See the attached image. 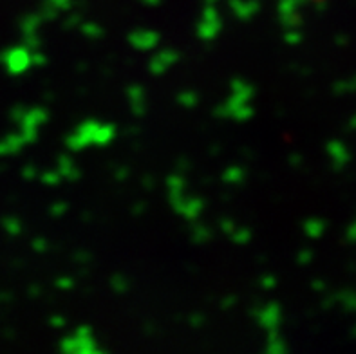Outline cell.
<instances>
[{
    "label": "cell",
    "mask_w": 356,
    "mask_h": 354,
    "mask_svg": "<svg viewBox=\"0 0 356 354\" xmlns=\"http://www.w3.org/2000/svg\"><path fill=\"white\" fill-rule=\"evenodd\" d=\"M230 237L235 244H248L252 241V232H250V228H235Z\"/></svg>",
    "instance_id": "obj_20"
},
{
    "label": "cell",
    "mask_w": 356,
    "mask_h": 354,
    "mask_svg": "<svg viewBox=\"0 0 356 354\" xmlns=\"http://www.w3.org/2000/svg\"><path fill=\"white\" fill-rule=\"evenodd\" d=\"M127 40L131 44L132 49L136 51H154L159 45V33L152 29H134L129 33Z\"/></svg>",
    "instance_id": "obj_7"
},
{
    "label": "cell",
    "mask_w": 356,
    "mask_h": 354,
    "mask_svg": "<svg viewBox=\"0 0 356 354\" xmlns=\"http://www.w3.org/2000/svg\"><path fill=\"white\" fill-rule=\"evenodd\" d=\"M56 170L60 172L63 179L67 181H78L81 177L80 168L76 166V163L72 161V157L69 154H60L58 161H56Z\"/></svg>",
    "instance_id": "obj_11"
},
{
    "label": "cell",
    "mask_w": 356,
    "mask_h": 354,
    "mask_svg": "<svg viewBox=\"0 0 356 354\" xmlns=\"http://www.w3.org/2000/svg\"><path fill=\"white\" fill-rule=\"evenodd\" d=\"M116 138V127L113 123L87 120L65 138V145L71 152H80L89 147H107Z\"/></svg>",
    "instance_id": "obj_1"
},
{
    "label": "cell",
    "mask_w": 356,
    "mask_h": 354,
    "mask_svg": "<svg viewBox=\"0 0 356 354\" xmlns=\"http://www.w3.org/2000/svg\"><path fill=\"white\" fill-rule=\"evenodd\" d=\"M222 29V20L217 13V9L213 6H207L201 17V22L197 24V36L203 42L216 40L219 33Z\"/></svg>",
    "instance_id": "obj_5"
},
{
    "label": "cell",
    "mask_w": 356,
    "mask_h": 354,
    "mask_svg": "<svg viewBox=\"0 0 356 354\" xmlns=\"http://www.w3.org/2000/svg\"><path fill=\"white\" fill-rule=\"evenodd\" d=\"M111 287H113L118 295H123V293L129 289V280H127L123 275H114V277L111 278Z\"/></svg>",
    "instance_id": "obj_21"
},
{
    "label": "cell",
    "mask_w": 356,
    "mask_h": 354,
    "mask_svg": "<svg viewBox=\"0 0 356 354\" xmlns=\"http://www.w3.org/2000/svg\"><path fill=\"white\" fill-rule=\"evenodd\" d=\"M177 62H179V53L176 49H161L152 54L149 62V71L154 77H161L168 69L174 67Z\"/></svg>",
    "instance_id": "obj_8"
},
{
    "label": "cell",
    "mask_w": 356,
    "mask_h": 354,
    "mask_svg": "<svg viewBox=\"0 0 356 354\" xmlns=\"http://www.w3.org/2000/svg\"><path fill=\"white\" fill-rule=\"evenodd\" d=\"M212 239V230L208 228L207 225H194L192 228V241L203 244V242H208Z\"/></svg>",
    "instance_id": "obj_18"
},
{
    "label": "cell",
    "mask_w": 356,
    "mask_h": 354,
    "mask_svg": "<svg viewBox=\"0 0 356 354\" xmlns=\"http://www.w3.org/2000/svg\"><path fill=\"white\" fill-rule=\"evenodd\" d=\"M232 11L241 20H250L259 11L257 0H230Z\"/></svg>",
    "instance_id": "obj_12"
},
{
    "label": "cell",
    "mask_w": 356,
    "mask_h": 354,
    "mask_svg": "<svg viewBox=\"0 0 356 354\" xmlns=\"http://www.w3.org/2000/svg\"><path fill=\"white\" fill-rule=\"evenodd\" d=\"M33 63V56L29 54V47H20V49H13L9 53V58H8V69L15 74L18 72H24L29 65Z\"/></svg>",
    "instance_id": "obj_10"
},
{
    "label": "cell",
    "mask_w": 356,
    "mask_h": 354,
    "mask_svg": "<svg viewBox=\"0 0 356 354\" xmlns=\"http://www.w3.org/2000/svg\"><path fill=\"white\" fill-rule=\"evenodd\" d=\"M54 286L58 287V289H71V287L74 286V284H72L71 278H67V277H60L58 280H56V282H54Z\"/></svg>",
    "instance_id": "obj_27"
},
{
    "label": "cell",
    "mask_w": 356,
    "mask_h": 354,
    "mask_svg": "<svg viewBox=\"0 0 356 354\" xmlns=\"http://www.w3.org/2000/svg\"><path fill=\"white\" fill-rule=\"evenodd\" d=\"M307 260H309V251H302V253H300V255H298V262H307Z\"/></svg>",
    "instance_id": "obj_31"
},
{
    "label": "cell",
    "mask_w": 356,
    "mask_h": 354,
    "mask_svg": "<svg viewBox=\"0 0 356 354\" xmlns=\"http://www.w3.org/2000/svg\"><path fill=\"white\" fill-rule=\"evenodd\" d=\"M266 353L270 354H282L286 353V341L282 340V337H280V331H271V332H266Z\"/></svg>",
    "instance_id": "obj_14"
},
{
    "label": "cell",
    "mask_w": 356,
    "mask_h": 354,
    "mask_svg": "<svg viewBox=\"0 0 356 354\" xmlns=\"http://www.w3.org/2000/svg\"><path fill=\"white\" fill-rule=\"evenodd\" d=\"M167 186H168V198H176V195H181V193H185L186 190V181L183 175H170L167 179Z\"/></svg>",
    "instance_id": "obj_15"
},
{
    "label": "cell",
    "mask_w": 356,
    "mask_h": 354,
    "mask_svg": "<svg viewBox=\"0 0 356 354\" xmlns=\"http://www.w3.org/2000/svg\"><path fill=\"white\" fill-rule=\"evenodd\" d=\"M322 230H324V225H322L321 220H307L306 225H304V232L309 237H318L322 234Z\"/></svg>",
    "instance_id": "obj_22"
},
{
    "label": "cell",
    "mask_w": 356,
    "mask_h": 354,
    "mask_svg": "<svg viewBox=\"0 0 356 354\" xmlns=\"http://www.w3.org/2000/svg\"><path fill=\"white\" fill-rule=\"evenodd\" d=\"M42 181H44V184H49V186H56V184L62 183L63 177L60 175L58 170H47V172H44V175H42Z\"/></svg>",
    "instance_id": "obj_23"
},
{
    "label": "cell",
    "mask_w": 356,
    "mask_h": 354,
    "mask_svg": "<svg viewBox=\"0 0 356 354\" xmlns=\"http://www.w3.org/2000/svg\"><path fill=\"white\" fill-rule=\"evenodd\" d=\"M127 99H129L132 114L134 116H143L145 108H147V95H145L143 87L138 86V83H132L127 89Z\"/></svg>",
    "instance_id": "obj_9"
},
{
    "label": "cell",
    "mask_w": 356,
    "mask_h": 354,
    "mask_svg": "<svg viewBox=\"0 0 356 354\" xmlns=\"http://www.w3.org/2000/svg\"><path fill=\"white\" fill-rule=\"evenodd\" d=\"M125 175H129V170H127V168H123V170H120L116 174V177H118V181H122L123 177H125Z\"/></svg>",
    "instance_id": "obj_32"
},
{
    "label": "cell",
    "mask_w": 356,
    "mask_h": 354,
    "mask_svg": "<svg viewBox=\"0 0 356 354\" xmlns=\"http://www.w3.org/2000/svg\"><path fill=\"white\" fill-rule=\"evenodd\" d=\"M51 323H53V328L62 329L63 325H65V319H63V316H60V314H54L53 319H51Z\"/></svg>",
    "instance_id": "obj_29"
},
{
    "label": "cell",
    "mask_w": 356,
    "mask_h": 354,
    "mask_svg": "<svg viewBox=\"0 0 356 354\" xmlns=\"http://www.w3.org/2000/svg\"><path fill=\"white\" fill-rule=\"evenodd\" d=\"M60 351L65 354H96L104 353V349L98 346L92 329L89 325H80L69 335L60 340Z\"/></svg>",
    "instance_id": "obj_2"
},
{
    "label": "cell",
    "mask_w": 356,
    "mask_h": 354,
    "mask_svg": "<svg viewBox=\"0 0 356 354\" xmlns=\"http://www.w3.org/2000/svg\"><path fill=\"white\" fill-rule=\"evenodd\" d=\"M261 286L264 287V289H273V287L277 286V278L271 277V275H264V277L261 278Z\"/></svg>",
    "instance_id": "obj_26"
},
{
    "label": "cell",
    "mask_w": 356,
    "mask_h": 354,
    "mask_svg": "<svg viewBox=\"0 0 356 354\" xmlns=\"http://www.w3.org/2000/svg\"><path fill=\"white\" fill-rule=\"evenodd\" d=\"M246 179V172L241 166H228L225 172H222V181L228 184H241Z\"/></svg>",
    "instance_id": "obj_16"
},
{
    "label": "cell",
    "mask_w": 356,
    "mask_h": 354,
    "mask_svg": "<svg viewBox=\"0 0 356 354\" xmlns=\"http://www.w3.org/2000/svg\"><path fill=\"white\" fill-rule=\"evenodd\" d=\"M177 104L185 108H194L199 104V95L194 90H183L177 95Z\"/></svg>",
    "instance_id": "obj_17"
},
{
    "label": "cell",
    "mask_w": 356,
    "mask_h": 354,
    "mask_svg": "<svg viewBox=\"0 0 356 354\" xmlns=\"http://www.w3.org/2000/svg\"><path fill=\"white\" fill-rule=\"evenodd\" d=\"M168 201H170L174 211L179 214L183 219L190 220V223L197 220L199 216L204 210L203 199L194 198V195H186V193H181V195H176V198H168Z\"/></svg>",
    "instance_id": "obj_4"
},
{
    "label": "cell",
    "mask_w": 356,
    "mask_h": 354,
    "mask_svg": "<svg viewBox=\"0 0 356 354\" xmlns=\"http://www.w3.org/2000/svg\"><path fill=\"white\" fill-rule=\"evenodd\" d=\"M302 40V35L297 31V27H291V29H286L284 31V42L286 44H298V42Z\"/></svg>",
    "instance_id": "obj_24"
},
{
    "label": "cell",
    "mask_w": 356,
    "mask_h": 354,
    "mask_svg": "<svg viewBox=\"0 0 356 354\" xmlns=\"http://www.w3.org/2000/svg\"><path fill=\"white\" fill-rule=\"evenodd\" d=\"M221 228H222V232H225V234H232V232H234V230L237 228V226H235L234 220L225 219V220H221Z\"/></svg>",
    "instance_id": "obj_28"
},
{
    "label": "cell",
    "mask_w": 356,
    "mask_h": 354,
    "mask_svg": "<svg viewBox=\"0 0 356 354\" xmlns=\"http://www.w3.org/2000/svg\"><path fill=\"white\" fill-rule=\"evenodd\" d=\"M143 2L147 6H158L159 4V0H143Z\"/></svg>",
    "instance_id": "obj_33"
},
{
    "label": "cell",
    "mask_w": 356,
    "mask_h": 354,
    "mask_svg": "<svg viewBox=\"0 0 356 354\" xmlns=\"http://www.w3.org/2000/svg\"><path fill=\"white\" fill-rule=\"evenodd\" d=\"M255 319L266 332L279 331L280 322H282V309H280V305L277 302H270V304L262 305L261 309H257Z\"/></svg>",
    "instance_id": "obj_6"
},
{
    "label": "cell",
    "mask_w": 356,
    "mask_h": 354,
    "mask_svg": "<svg viewBox=\"0 0 356 354\" xmlns=\"http://www.w3.org/2000/svg\"><path fill=\"white\" fill-rule=\"evenodd\" d=\"M210 2H216V0H210Z\"/></svg>",
    "instance_id": "obj_34"
},
{
    "label": "cell",
    "mask_w": 356,
    "mask_h": 354,
    "mask_svg": "<svg viewBox=\"0 0 356 354\" xmlns=\"http://www.w3.org/2000/svg\"><path fill=\"white\" fill-rule=\"evenodd\" d=\"M45 62H47V58H45L42 53H36L35 56H33V63H35V65H45Z\"/></svg>",
    "instance_id": "obj_30"
},
{
    "label": "cell",
    "mask_w": 356,
    "mask_h": 354,
    "mask_svg": "<svg viewBox=\"0 0 356 354\" xmlns=\"http://www.w3.org/2000/svg\"><path fill=\"white\" fill-rule=\"evenodd\" d=\"M230 92L234 96H237V98L252 102L253 96H255V87H253L250 81L243 80V78H235V80H232L230 83Z\"/></svg>",
    "instance_id": "obj_13"
},
{
    "label": "cell",
    "mask_w": 356,
    "mask_h": 354,
    "mask_svg": "<svg viewBox=\"0 0 356 354\" xmlns=\"http://www.w3.org/2000/svg\"><path fill=\"white\" fill-rule=\"evenodd\" d=\"M255 111L252 107V102L243 98H237V96L230 95V98L226 99L225 104H221L216 108V116L222 118V120H234L237 123H244V121L252 120Z\"/></svg>",
    "instance_id": "obj_3"
},
{
    "label": "cell",
    "mask_w": 356,
    "mask_h": 354,
    "mask_svg": "<svg viewBox=\"0 0 356 354\" xmlns=\"http://www.w3.org/2000/svg\"><path fill=\"white\" fill-rule=\"evenodd\" d=\"M80 31L87 36V38H102L104 36V29L96 22H81Z\"/></svg>",
    "instance_id": "obj_19"
},
{
    "label": "cell",
    "mask_w": 356,
    "mask_h": 354,
    "mask_svg": "<svg viewBox=\"0 0 356 354\" xmlns=\"http://www.w3.org/2000/svg\"><path fill=\"white\" fill-rule=\"evenodd\" d=\"M69 211V204L65 201H58V202H54L53 207H51V216L54 217H62L65 216Z\"/></svg>",
    "instance_id": "obj_25"
}]
</instances>
